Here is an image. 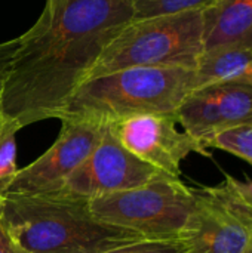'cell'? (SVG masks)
<instances>
[{
  "label": "cell",
  "instance_id": "6da1fadb",
  "mask_svg": "<svg viewBox=\"0 0 252 253\" xmlns=\"http://www.w3.org/2000/svg\"><path fill=\"white\" fill-rule=\"evenodd\" d=\"M132 0H67L16 37L1 84V113L21 129L58 119L119 30Z\"/></svg>",
  "mask_w": 252,
  "mask_h": 253
},
{
  "label": "cell",
  "instance_id": "7a4b0ae2",
  "mask_svg": "<svg viewBox=\"0 0 252 253\" xmlns=\"http://www.w3.org/2000/svg\"><path fill=\"white\" fill-rule=\"evenodd\" d=\"M0 219L31 253H101L144 239L98 219L89 199L62 191L49 194H7Z\"/></svg>",
  "mask_w": 252,
  "mask_h": 253
},
{
  "label": "cell",
  "instance_id": "3957f363",
  "mask_svg": "<svg viewBox=\"0 0 252 253\" xmlns=\"http://www.w3.org/2000/svg\"><path fill=\"white\" fill-rule=\"evenodd\" d=\"M196 89L195 70L178 67H132L83 82L59 120L101 125L138 114H175Z\"/></svg>",
  "mask_w": 252,
  "mask_h": 253
},
{
  "label": "cell",
  "instance_id": "277c9868",
  "mask_svg": "<svg viewBox=\"0 0 252 253\" xmlns=\"http://www.w3.org/2000/svg\"><path fill=\"white\" fill-rule=\"evenodd\" d=\"M203 50L202 10L132 18L105 46L88 80L132 67L195 70Z\"/></svg>",
  "mask_w": 252,
  "mask_h": 253
},
{
  "label": "cell",
  "instance_id": "5b68a950",
  "mask_svg": "<svg viewBox=\"0 0 252 253\" xmlns=\"http://www.w3.org/2000/svg\"><path fill=\"white\" fill-rule=\"evenodd\" d=\"M92 213L144 239L192 240L196 194L180 178L160 175L132 190L89 200Z\"/></svg>",
  "mask_w": 252,
  "mask_h": 253
},
{
  "label": "cell",
  "instance_id": "8992f818",
  "mask_svg": "<svg viewBox=\"0 0 252 253\" xmlns=\"http://www.w3.org/2000/svg\"><path fill=\"white\" fill-rule=\"evenodd\" d=\"M196 215L192 245L201 253H245L252 248V205L232 175L223 184L195 188Z\"/></svg>",
  "mask_w": 252,
  "mask_h": 253
},
{
  "label": "cell",
  "instance_id": "52a82bcc",
  "mask_svg": "<svg viewBox=\"0 0 252 253\" xmlns=\"http://www.w3.org/2000/svg\"><path fill=\"white\" fill-rule=\"evenodd\" d=\"M61 123L55 142L34 162L18 170L9 194L58 193L70 175L88 159L107 126L74 119H64Z\"/></svg>",
  "mask_w": 252,
  "mask_h": 253
},
{
  "label": "cell",
  "instance_id": "ba28073f",
  "mask_svg": "<svg viewBox=\"0 0 252 253\" xmlns=\"http://www.w3.org/2000/svg\"><path fill=\"white\" fill-rule=\"evenodd\" d=\"M107 126L129 153L172 178L181 176V163L192 153L209 156L180 129L175 114H138Z\"/></svg>",
  "mask_w": 252,
  "mask_h": 253
},
{
  "label": "cell",
  "instance_id": "9c48e42d",
  "mask_svg": "<svg viewBox=\"0 0 252 253\" xmlns=\"http://www.w3.org/2000/svg\"><path fill=\"white\" fill-rule=\"evenodd\" d=\"M165 175L129 153L105 126L88 159L59 190L67 194L95 199L137 188Z\"/></svg>",
  "mask_w": 252,
  "mask_h": 253
},
{
  "label": "cell",
  "instance_id": "30bf717a",
  "mask_svg": "<svg viewBox=\"0 0 252 253\" xmlns=\"http://www.w3.org/2000/svg\"><path fill=\"white\" fill-rule=\"evenodd\" d=\"M175 117L181 129L209 151L220 133L252 125V86L214 83L198 87L186 96Z\"/></svg>",
  "mask_w": 252,
  "mask_h": 253
},
{
  "label": "cell",
  "instance_id": "8fae6325",
  "mask_svg": "<svg viewBox=\"0 0 252 253\" xmlns=\"http://www.w3.org/2000/svg\"><path fill=\"white\" fill-rule=\"evenodd\" d=\"M202 16L205 50L218 46L252 49V0H217Z\"/></svg>",
  "mask_w": 252,
  "mask_h": 253
},
{
  "label": "cell",
  "instance_id": "7c38bea8",
  "mask_svg": "<svg viewBox=\"0 0 252 253\" xmlns=\"http://www.w3.org/2000/svg\"><path fill=\"white\" fill-rule=\"evenodd\" d=\"M196 89L214 83L252 86V49L218 46L203 50L195 68Z\"/></svg>",
  "mask_w": 252,
  "mask_h": 253
},
{
  "label": "cell",
  "instance_id": "4fadbf2b",
  "mask_svg": "<svg viewBox=\"0 0 252 253\" xmlns=\"http://www.w3.org/2000/svg\"><path fill=\"white\" fill-rule=\"evenodd\" d=\"M21 127L3 113L0 114V205L19 170L16 165V133Z\"/></svg>",
  "mask_w": 252,
  "mask_h": 253
},
{
  "label": "cell",
  "instance_id": "5bb4252c",
  "mask_svg": "<svg viewBox=\"0 0 252 253\" xmlns=\"http://www.w3.org/2000/svg\"><path fill=\"white\" fill-rule=\"evenodd\" d=\"M217 0H132L134 19L205 10Z\"/></svg>",
  "mask_w": 252,
  "mask_h": 253
},
{
  "label": "cell",
  "instance_id": "9a60e30c",
  "mask_svg": "<svg viewBox=\"0 0 252 253\" xmlns=\"http://www.w3.org/2000/svg\"><path fill=\"white\" fill-rule=\"evenodd\" d=\"M211 148L226 151L252 165V125L220 133L211 141Z\"/></svg>",
  "mask_w": 252,
  "mask_h": 253
},
{
  "label": "cell",
  "instance_id": "2e32d148",
  "mask_svg": "<svg viewBox=\"0 0 252 253\" xmlns=\"http://www.w3.org/2000/svg\"><path fill=\"white\" fill-rule=\"evenodd\" d=\"M193 249L189 240L138 239L101 253H193Z\"/></svg>",
  "mask_w": 252,
  "mask_h": 253
},
{
  "label": "cell",
  "instance_id": "e0dca14e",
  "mask_svg": "<svg viewBox=\"0 0 252 253\" xmlns=\"http://www.w3.org/2000/svg\"><path fill=\"white\" fill-rule=\"evenodd\" d=\"M0 253H31L25 249L0 219Z\"/></svg>",
  "mask_w": 252,
  "mask_h": 253
},
{
  "label": "cell",
  "instance_id": "ac0fdd59",
  "mask_svg": "<svg viewBox=\"0 0 252 253\" xmlns=\"http://www.w3.org/2000/svg\"><path fill=\"white\" fill-rule=\"evenodd\" d=\"M15 43H16V39L0 43V114H1V84H3V79L6 74V68H7L12 50L15 47Z\"/></svg>",
  "mask_w": 252,
  "mask_h": 253
},
{
  "label": "cell",
  "instance_id": "d6986e66",
  "mask_svg": "<svg viewBox=\"0 0 252 253\" xmlns=\"http://www.w3.org/2000/svg\"><path fill=\"white\" fill-rule=\"evenodd\" d=\"M233 182H235L236 188L241 191V194L252 205V181H248V179L247 181H239V179L233 178Z\"/></svg>",
  "mask_w": 252,
  "mask_h": 253
},
{
  "label": "cell",
  "instance_id": "ffe728a7",
  "mask_svg": "<svg viewBox=\"0 0 252 253\" xmlns=\"http://www.w3.org/2000/svg\"><path fill=\"white\" fill-rule=\"evenodd\" d=\"M65 1L67 0H46L43 12H53L55 9H58L59 6H62Z\"/></svg>",
  "mask_w": 252,
  "mask_h": 253
},
{
  "label": "cell",
  "instance_id": "44dd1931",
  "mask_svg": "<svg viewBox=\"0 0 252 253\" xmlns=\"http://www.w3.org/2000/svg\"><path fill=\"white\" fill-rule=\"evenodd\" d=\"M245 253H252V248H250V249H248Z\"/></svg>",
  "mask_w": 252,
  "mask_h": 253
},
{
  "label": "cell",
  "instance_id": "7402d4cb",
  "mask_svg": "<svg viewBox=\"0 0 252 253\" xmlns=\"http://www.w3.org/2000/svg\"><path fill=\"white\" fill-rule=\"evenodd\" d=\"M193 253H201V252H198V251H195V249H193Z\"/></svg>",
  "mask_w": 252,
  "mask_h": 253
}]
</instances>
